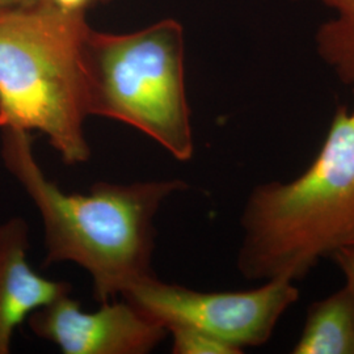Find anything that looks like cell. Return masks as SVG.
Wrapping results in <instances>:
<instances>
[{
    "instance_id": "1",
    "label": "cell",
    "mask_w": 354,
    "mask_h": 354,
    "mask_svg": "<svg viewBox=\"0 0 354 354\" xmlns=\"http://www.w3.org/2000/svg\"><path fill=\"white\" fill-rule=\"evenodd\" d=\"M0 131L3 165L42 218L45 266L70 261L86 269L99 304L153 274V219L169 196L188 188L183 180L99 181L86 194L67 193L45 176L30 133Z\"/></svg>"
},
{
    "instance_id": "2",
    "label": "cell",
    "mask_w": 354,
    "mask_h": 354,
    "mask_svg": "<svg viewBox=\"0 0 354 354\" xmlns=\"http://www.w3.org/2000/svg\"><path fill=\"white\" fill-rule=\"evenodd\" d=\"M236 266L248 281H302L354 244V111L339 106L314 162L290 181L250 193Z\"/></svg>"
},
{
    "instance_id": "3",
    "label": "cell",
    "mask_w": 354,
    "mask_h": 354,
    "mask_svg": "<svg viewBox=\"0 0 354 354\" xmlns=\"http://www.w3.org/2000/svg\"><path fill=\"white\" fill-rule=\"evenodd\" d=\"M84 13L37 4L0 12V130L39 131L66 165L86 163Z\"/></svg>"
},
{
    "instance_id": "4",
    "label": "cell",
    "mask_w": 354,
    "mask_h": 354,
    "mask_svg": "<svg viewBox=\"0 0 354 354\" xmlns=\"http://www.w3.org/2000/svg\"><path fill=\"white\" fill-rule=\"evenodd\" d=\"M184 62V30L176 20L122 35L89 28L83 48L89 115L136 127L188 162L194 140Z\"/></svg>"
},
{
    "instance_id": "5",
    "label": "cell",
    "mask_w": 354,
    "mask_h": 354,
    "mask_svg": "<svg viewBox=\"0 0 354 354\" xmlns=\"http://www.w3.org/2000/svg\"><path fill=\"white\" fill-rule=\"evenodd\" d=\"M121 297L167 330L198 329L244 352L270 340L281 317L298 302L299 289L288 279H269L251 290L198 291L151 274Z\"/></svg>"
},
{
    "instance_id": "6",
    "label": "cell",
    "mask_w": 354,
    "mask_h": 354,
    "mask_svg": "<svg viewBox=\"0 0 354 354\" xmlns=\"http://www.w3.org/2000/svg\"><path fill=\"white\" fill-rule=\"evenodd\" d=\"M30 330L55 344L64 354H146L163 342L168 330L125 299L102 304L86 313L64 295L28 317Z\"/></svg>"
},
{
    "instance_id": "7",
    "label": "cell",
    "mask_w": 354,
    "mask_h": 354,
    "mask_svg": "<svg viewBox=\"0 0 354 354\" xmlns=\"http://www.w3.org/2000/svg\"><path fill=\"white\" fill-rule=\"evenodd\" d=\"M29 245L26 219L13 216L0 225V354L11 352L24 320L71 291L70 283L38 274L28 261Z\"/></svg>"
},
{
    "instance_id": "8",
    "label": "cell",
    "mask_w": 354,
    "mask_h": 354,
    "mask_svg": "<svg viewBox=\"0 0 354 354\" xmlns=\"http://www.w3.org/2000/svg\"><path fill=\"white\" fill-rule=\"evenodd\" d=\"M292 354H354V291L344 285L308 307Z\"/></svg>"
},
{
    "instance_id": "9",
    "label": "cell",
    "mask_w": 354,
    "mask_h": 354,
    "mask_svg": "<svg viewBox=\"0 0 354 354\" xmlns=\"http://www.w3.org/2000/svg\"><path fill=\"white\" fill-rule=\"evenodd\" d=\"M319 1L336 16L317 29V54L354 95V0Z\"/></svg>"
},
{
    "instance_id": "10",
    "label": "cell",
    "mask_w": 354,
    "mask_h": 354,
    "mask_svg": "<svg viewBox=\"0 0 354 354\" xmlns=\"http://www.w3.org/2000/svg\"><path fill=\"white\" fill-rule=\"evenodd\" d=\"M172 353L175 354H241L234 345L198 329L171 328Z\"/></svg>"
},
{
    "instance_id": "11",
    "label": "cell",
    "mask_w": 354,
    "mask_h": 354,
    "mask_svg": "<svg viewBox=\"0 0 354 354\" xmlns=\"http://www.w3.org/2000/svg\"><path fill=\"white\" fill-rule=\"evenodd\" d=\"M332 259L340 268L345 277V285L354 291V244L342 247L332 254Z\"/></svg>"
},
{
    "instance_id": "12",
    "label": "cell",
    "mask_w": 354,
    "mask_h": 354,
    "mask_svg": "<svg viewBox=\"0 0 354 354\" xmlns=\"http://www.w3.org/2000/svg\"><path fill=\"white\" fill-rule=\"evenodd\" d=\"M97 1L100 0H48L53 7L70 13H86Z\"/></svg>"
},
{
    "instance_id": "13",
    "label": "cell",
    "mask_w": 354,
    "mask_h": 354,
    "mask_svg": "<svg viewBox=\"0 0 354 354\" xmlns=\"http://www.w3.org/2000/svg\"><path fill=\"white\" fill-rule=\"evenodd\" d=\"M37 4H49L48 0H0V12L23 7H32Z\"/></svg>"
}]
</instances>
